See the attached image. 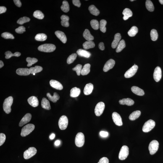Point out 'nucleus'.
<instances>
[{"mask_svg":"<svg viewBox=\"0 0 163 163\" xmlns=\"http://www.w3.org/2000/svg\"><path fill=\"white\" fill-rule=\"evenodd\" d=\"M72 2L74 5L78 7H80L81 4L79 0H73L72 1Z\"/></svg>","mask_w":163,"mask_h":163,"instance_id":"6e6d98bb","label":"nucleus"},{"mask_svg":"<svg viewBox=\"0 0 163 163\" xmlns=\"http://www.w3.org/2000/svg\"><path fill=\"white\" fill-rule=\"evenodd\" d=\"M14 4L18 7H20L22 6V3H21L20 0H14Z\"/></svg>","mask_w":163,"mask_h":163,"instance_id":"13d9d810","label":"nucleus"},{"mask_svg":"<svg viewBox=\"0 0 163 163\" xmlns=\"http://www.w3.org/2000/svg\"><path fill=\"white\" fill-rule=\"evenodd\" d=\"M60 141L59 140H57L55 142V145L56 146H59L60 144Z\"/></svg>","mask_w":163,"mask_h":163,"instance_id":"680f3d73","label":"nucleus"},{"mask_svg":"<svg viewBox=\"0 0 163 163\" xmlns=\"http://www.w3.org/2000/svg\"><path fill=\"white\" fill-rule=\"evenodd\" d=\"M83 46L84 49L88 50L94 48L95 44L92 41H87L83 43Z\"/></svg>","mask_w":163,"mask_h":163,"instance_id":"72a5a7b5","label":"nucleus"},{"mask_svg":"<svg viewBox=\"0 0 163 163\" xmlns=\"http://www.w3.org/2000/svg\"><path fill=\"white\" fill-rule=\"evenodd\" d=\"M41 105L42 108L47 110H50L51 109L49 101L46 98H42L41 101Z\"/></svg>","mask_w":163,"mask_h":163,"instance_id":"cd10ccee","label":"nucleus"},{"mask_svg":"<svg viewBox=\"0 0 163 163\" xmlns=\"http://www.w3.org/2000/svg\"><path fill=\"white\" fill-rule=\"evenodd\" d=\"M98 47H99V49L101 50H104L105 49L104 43L102 42L100 43L99 45H98Z\"/></svg>","mask_w":163,"mask_h":163,"instance_id":"052dcab7","label":"nucleus"},{"mask_svg":"<svg viewBox=\"0 0 163 163\" xmlns=\"http://www.w3.org/2000/svg\"><path fill=\"white\" fill-rule=\"evenodd\" d=\"M77 57V55L75 53H73L69 56L67 59V62L68 64H70L73 63Z\"/></svg>","mask_w":163,"mask_h":163,"instance_id":"09e8293b","label":"nucleus"},{"mask_svg":"<svg viewBox=\"0 0 163 163\" xmlns=\"http://www.w3.org/2000/svg\"><path fill=\"white\" fill-rule=\"evenodd\" d=\"M121 38V36L120 33L116 34L114 35V39L112 44V47L113 48H116L117 47Z\"/></svg>","mask_w":163,"mask_h":163,"instance_id":"6ab92c4d","label":"nucleus"},{"mask_svg":"<svg viewBox=\"0 0 163 163\" xmlns=\"http://www.w3.org/2000/svg\"><path fill=\"white\" fill-rule=\"evenodd\" d=\"M77 52L79 56L85 58L90 57L91 55L90 52L85 50L82 49H78Z\"/></svg>","mask_w":163,"mask_h":163,"instance_id":"5701e85b","label":"nucleus"},{"mask_svg":"<svg viewBox=\"0 0 163 163\" xmlns=\"http://www.w3.org/2000/svg\"><path fill=\"white\" fill-rule=\"evenodd\" d=\"M162 71L160 67H156L155 69L154 75V80L156 82H158L160 80L161 77H162Z\"/></svg>","mask_w":163,"mask_h":163,"instance_id":"ddd939ff","label":"nucleus"},{"mask_svg":"<svg viewBox=\"0 0 163 163\" xmlns=\"http://www.w3.org/2000/svg\"><path fill=\"white\" fill-rule=\"evenodd\" d=\"M100 135L101 137L106 138V137H107L108 136L109 133L107 132L101 131L100 132Z\"/></svg>","mask_w":163,"mask_h":163,"instance_id":"4d7b16f0","label":"nucleus"},{"mask_svg":"<svg viewBox=\"0 0 163 163\" xmlns=\"http://www.w3.org/2000/svg\"><path fill=\"white\" fill-rule=\"evenodd\" d=\"M30 20V19L29 18L25 17L19 19L17 21V23L20 25H22L24 23L29 22Z\"/></svg>","mask_w":163,"mask_h":163,"instance_id":"de8ad7c7","label":"nucleus"},{"mask_svg":"<svg viewBox=\"0 0 163 163\" xmlns=\"http://www.w3.org/2000/svg\"><path fill=\"white\" fill-rule=\"evenodd\" d=\"M91 14L95 16H98L100 13L99 11L94 5H91L88 8Z\"/></svg>","mask_w":163,"mask_h":163,"instance_id":"2f4dec72","label":"nucleus"},{"mask_svg":"<svg viewBox=\"0 0 163 163\" xmlns=\"http://www.w3.org/2000/svg\"><path fill=\"white\" fill-rule=\"evenodd\" d=\"M15 31L17 33L22 34L25 31V28L22 26H19L18 28L16 29Z\"/></svg>","mask_w":163,"mask_h":163,"instance_id":"603ef678","label":"nucleus"},{"mask_svg":"<svg viewBox=\"0 0 163 163\" xmlns=\"http://www.w3.org/2000/svg\"><path fill=\"white\" fill-rule=\"evenodd\" d=\"M30 73L31 74H35L41 72L42 70V67L41 66H36L35 67H31L29 69Z\"/></svg>","mask_w":163,"mask_h":163,"instance_id":"c9c22d12","label":"nucleus"},{"mask_svg":"<svg viewBox=\"0 0 163 163\" xmlns=\"http://www.w3.org/2000/svg\"><path fill=\"white\" fill-rule=\"evenodd\" d=\"M107 24V22L106 20L102 19L100 21L99 24V28L101 31L103 33H105L106 32V25Z\"/></svg>","mask_w":163,"mask_h":163,"instance_id":"a19ab883","label":"nucleus"},{"mask_svg":"<svg viewBox=\"0 0 163 163\" xmlns=\"http://www.w3.org/2000/svg\"><path fill=\"white\" fill-rule=\"evenodd\" d=\"M6 139V135L1 133L0 134V146H1L4 143Z\"/></svg>","mask_w":163,"mask_h":163,"instance_id":"864d4df0","label":"nucleus"},{"mask_svg":"<svg viewBox=\"0 0 163 163\" xmlns=\"http://www.w3.org/2000/svg\"><path fill=\"white\" fill-rule=\"evenodd\" d=\"M90 24L94 29L97 30L99 28V24L97 20L95 19L92 20L90 22Z\"/></svg>","mask_w":163,"mask_h":163,"instance_id":"49530a36","label":"nucleus"},{"mask_svg":"<svg viewBox=\"0 0 163 163\" xmlns=\"http://www.w3.org/2000/svg\"><path fill=\"white\" fill-rule=\"evenodd\" d=\"M85 143V137L82 132H79L76 136L75 143L76 146L78 147L83 146Z\"/></svg>","mask_w":163,"mask_h":163,"instance_id":"20e7f679","label":"nucleus"},{"mask_svg":"<svg viewBox=\"0 0 163 163\" xmlns=\"http://www.w3.org/2000/svg\"><path fill=\"white\" fill-rule=\"evenodd\" d=\"M33 16L35 18L42 19L44 17V14L41 11L39 10H36L34 12Z\"/></svg>","mask_w":163,"mask_h":163,"instance_id":"a18cd8bd","label":"nucleus"},{"mask_svg":"<svg viewBox=\"0 0 163 163\" xmlns=\"http://www.w3.org/2000/svg\"><path fill=\"white\" fill-rule=\"evenodd\" d=\"M83 36L87 41H92L94 39V37L90 34L89 30L86 29L83 33Z\"/></svg>","mask_w":163,"mask_h":163,"instance_id":"c756f323","label":"nucleus"},{"mask_svg":"<svg viewBox=\"0 0 163 163\" xmlns=\"http://www.w3.org/2000/svg\"><path fill=\"white\" fill-rule=\"evenodd\" d=\"M155 122L153 120H149L146 122L143 125V131L146 133L149 132L154 128L155 126Z\"/></svg>","mask_w":163,"mask_h":163,"instance_id":"39448f33","label":"nucleus"},{"mask_svg":"<svg viewBox=\"0 0 163 163\" xmlns=\"http://www.w3.org/2000/svg\"><path fill=\"white\" fill-rule=\"evenodd\" d=\"M13 102V98L9 96L5 100L3 104V109L6 114H9L11 112V106Z\"/></svg>","mask_w":163,"mask_h":163,"instance_id":"f257e3e1","label":"nucleus"},{"mask_svg":"<svg viewBox=\"0 0 163 163\" xmlns=\"http://www.w3.org/2000/svg\"><path fill=\"white\" fill-rule=\"evenodd\" d=\"M82 69V66L81 64H78L75 67L72 68V70L76 71L77 75L80 76L81 74Z\"/></svg>","mask_w":163,"mask_h":163,"instance_id":"8fccbe9b","label":"nucleus"},{"mask_svg":"<svg viewBox=\"0 0 163 163\" xmlns=\"http://www.w3.org/2000/svg\"><path fill=\"white\" fill-rule=\"evenodd\" d=\"M32 115L30 113H27L24 116L21 120L19 124V127H22L25 124L28 123L31 120L32 118Z\"/></svg>","mask_w":163,"mask_h":163,"instance_id":"2eb2a0df","label":"nucleus"},{"mask_svg":"<svg viewBox=\"0 0 163 163\" xmlns=\"http://www.w3.org/2000/svg\"><path fill=\"white\" fill-rule=\"evenodd\" d=\"M61 23L62 26L66 27L69 26V21L70 19L68 16L63 15L61 16Z\"/></svg>","mask_w":163,"mask_h":163,"instance_id":"393cba45","label":"nucleus"},{"mask_svg":"<svg viewBox=\"0 0 163 163\" xmlns=\"http://www.w3.org/2000/svg\"><path fill=\"white\" fill-rule=\"evenodd\" d=\"M138 69V66L134 65L132 66L127 71L125 74V77L126 78H130L135 75Z\"/></svg>","mask_w":163,"mask_h":163,"instance_id":"9b49d317","label":"nucleus"},{"mask_svg":"<svg viewBox=\"0 0 163 163\" xmlns=\"http://www.w3.org/2000/svg\"><path fill=\"white\" fill-rule=\"evenodd\" d=\"M159 1L161 4H163V0H159Z\"/></svg>","mask_w":163,"mask_h":163,"instance_id":"69168bd1","label":"nucleus"},{"mask_svg":"<svg viewBox=\"0 0 163 163\" xmlns=\"http://www.w3.org/2000/svg\"><path fill=\"white\" fill-rule=\"evenodd\" d=\"M68 124L67 117L65 115H63L60 118L58 125L61 130H64L67 128Z\"/></svg>","mask_w":163,"mask_h":163,"instance_id":"6e6552de","label":"nucleus"},{"mask_svg":"<svg viewBox=\"0 0 163 163\" xmlns=\"http://www.w3.org/2000/svg\"><path fill=\"white\" fill-rule=\"evenodd\" d=\"M63 4L61 6V9L62 10L65 12H68L70 10V7L68 2L67 1H64L63 2Z\"/></svg>","mask_w":163,"mask_h":163,"instance_id":"4c0bfd02","label":"nucleus"},{"mask_svg":"<svg viewBox=\"0 0 163 163\" xmlns=\"http://www.w3.org/2000/svg\"><path fill=\"white\" fill-rule=\"evenodd\" d=\"M70 92V95L71 97L75 98L79 96L80 94L81 91L79 88L75 87L71 89Z\"/></svg>","mask_w":163,"mask_h":163,"instance_id":"bb28decb","label":"nucleus"},{"mask_svg":"<svg viewBox=\"0 0 163 163\" xmlns=\"http://www.w3.org/2000/svg\"><path fill=\"white\" fill-rule=\"evenodd\" d=\"M47 96L48 97V99L53 102L55 103L59 100L60 97L56 93H54L53 96H51L50 94L48 93L47 94Z\"/></svg>","mask_w":163,"mask_h":163,"instance_id":"a878e982","label":"nucleus"},{"mask_svg":"<svg viewBox=\"0 0 163 163\" xmlns=\"http://www.w3.org/2000/svg\"><path fill=\"white\" fill-rule=\"evenodd\" d=\"M138 29L136 26H133L131 27L128 32V34L130 37H134L138 33Z\"/></svg>","mask_w":163,"mask_h":163,"instance_id":"58836bf2","label":"nucleus"},{"mask_svg":"<svg viewBox=\"0 0 163 163\" xmlns=\"http://www.w3.org/2000/svg\"><path fill=\"white\" fill-rule=\"evenodd\" d=\"M119 103L121 105H127V106H130L133 105L134 104V101L130 98H123L119 101Z\"/></svg>","mask_w":163,"mask_h":163,"instance_id":"4be33fe9","label":"nucleus"},{"mask_svg":"<svg viewBox=\"0 0 163 163\" xmlns=\"http://www.w3.org/2000/svg\"><path fill=\"white\" fill-rule=\"evenodd\" d=\"M131 90L134 93L138 96H143L144 94V91L138 87L136 86L132 87Z\"/></svg>","mask_w":163,"mask_h":163,"instance_id":"b1692460","label":"nucleus"},{"mask_svg":"<svg viewBox=\"0 0 163 163\" xmlns=\"http://www.w3.org/2000/svg\"><path fill=\"white\" fill-rule=\"evenodd\" d=\"M93 89V85L92 84L89 83L85 85L84 90V93L86 95H89L92 93Z\"/></svg>","mask_w":163,"mask_h":163,"instance_id":"412c9836","label":"nucleus"},{"mask_svg":"<svg viewBox=\"0 0 163 163\" xmlns=\"http://www.w3.org/2000/svg\"><path fill=\"white\" fill-rule=\"evenodd\" d=\"M98 163H109V159L106 157H103L99 160Z\"/></svg>","mask_w":163,"mask_h":163,"instance_id":"5fc2aeb1","label":"nucleus"},{"mask_svg":"<svg viewBox=\"0 0 163 163\" xmlns=\"http://www.w3.org/2000/svg\"><path fill=\"white\" fill-rule=\"evenodd\" d=\"M113 121L116 125L121 126L123 125V122L121 117L120 114L116 112H114L112 114Z\"/></svg>","mask_w":163,"mask_h":163,"instance_id":"f8f14e48","label":"nucleus"},{"mask_svg":"<svg viewBox=\"0 0 163 163\" xmlns=\"http://www.w3.org/2000/svg\"><path fill=\"white\" fill-rule=\"evenodd\" d=\"M122 14L124 16L123 19L125 20H127L129 18L131 17L133 15V13L128 8H125L124 9Z\"/></svg>","mask_w":163,"mask_h":163,"instance_id":"c85d7f7f","label":"nucleus"},{"mask_svg":"<svg viewBox=\"0 0 163 163\" xmlns=\"http://www.w3.org/2000/svg\"><path fill=\"white\" fill-rule=\"evenodd\" d=\"M4 65V63L2 61H0V68H1Z\"/></svg>","mask_w":163,"mask_h":163,"instance_id":"0e129e2a","label":"nucleus"},{"mask_svg":"<svg viewBox=\"0 0 163 163\" xmlns=\"http://www.w3.org/2000/svg\"><path fill=\"white\" fill-rule=\"evenodd\" d=\"M91 67L90 64H87L84 66L82 69L81 72V75L83 76L87 75L90 72V68Z\"/></svg>","mask_w":163,"mask_h":163,"instance_id":"473e14b6","label":"nucleus"},{"mask_svg":"<svg viewBox=\"0 0 163 163\" xmlns=\"http://www.w3.org/2000/svg\"><path fill=\"white\" fill-rule=\"evenodd\" d=\"M126 45L125 41L124 40H121L117 47L116 51L117 53L121 51L125 47Z\"/></svg>","mask_w":163,"mask_h":163,"instance_id":"f704fd0d","label":"nucleus"},{"mask_svg":"<svg viewBox=\"0 0 163 163\" xmlns=\"http://www.w3.org/2000/svg\"><path fill=\"white\" fill-rule=\"evenodd\" d=\"M35 126L33 124H28L22 128L21 135L25 137L29 135L34 130Z\"/></svg>","mask_w":163,"mask_h":163,"instance_id":"7ed1b4c3","label":"nucleus"},{"mask_svg":"<svg viewBox=\"0 0 163 163\" xmlns=\"http://www.w3.org/2000/svg\"><path fill=\"white\" fill-rule=\"evenodd\" d=\"M47 35L43 33H40L37 34L35 36V39L38 41H44L47 39Z\"/></svg>","mask_w":163,"mask_h":163,"instance_id":"e433bc0d","label":"nucleus"},{"mask_svg":"<svg viewBox=\"0 0 163 163\" xmlns=\"http://www.w3.org/2000/svg\"><path fill=\"white\" fill-rule=\"evenodd\" d=\"M115 64V61L112 59H110L106 62L103 68V70L107 72L114 67Z\"/></svg>","mask_w":163,"mask_h":163,"instance_id":"4468645a","label":"nucleus"},{"mask_svg":"<svg viewBox=\"0 0 163 163\" xmlns=\"http://www.w3.org/2000/svg\"><path fill=\"white\" fill-rule=\"evenodd\" d=\"M1 36L6 39H14V37L13 35L10 33H7V32L3 33L1 34Z\"/></svg>","mask_w":163,"mask_h":163,"instance_id":"3c124183","label":"nucleus"},{"mask_svg":"<svg viewBox=\"0 0 163 163\" xmlns=\"http://www.w3.org/2000/svg\"><path fill=\"white\" fill-rule=\"evenodd\" d=\"M26 61L28 63L27 66L28 67L31 66L33 64L36 63L38 61L37 59L35 58H32L30 57H27L26 59Z\"/></svg>","mask_w":163,"mask_h":163,"instance_id":"37998d69","label":"nucleus"},{"mask_svg":"<svg viewBox=\"0 0 163 163\" xmlns=\"http://www.w3.org/2000/svg\"><path fill=\"white\" fill-rule=\"evenodd\" d=\"M5 58L6 59H9L10 58L12 57V56H15L17 57H19L21 55V54L19 52H16L14 54L11 52L10 51H7L5 53Z\"/></svg>","mask_w":163,"mask_h":163,"instance_id":"ea45409f","label":"nucleus"},{"mask_svg":"<svg viewBox=\"0 0 163 163\" xmlns=\"http://www.w3.org/2000/svg\"><path fill=\"white\" fill-rule=\"evenodd\" d=\"M35 75V74H33V75Z\"/></svg>","mask_w":163,"mask_h":163,"instance_id":"774afa93","label":"nucleus"},{"mask_svg":"<svg viewBox=\"0 0 163 163\" xmlns=\"http://www.w3.org/2000/svg\"><path fill=\"white\" fill-rule=\"evenodd\" d=\"M16 72L17 75L20 76H28L31 73L29 69L27 68L18 69Z\"/></svg>","mask_w":163,"mask_h":163,"instance_id":"aec40b11","label":"nucleus"},{"mask_svg":"<svg viewBox=\"0 0 163 163\" xmlns=\"http://www.w3.org/2000/svg\"><path fill=\"white\" fill-rule=\"evenodd\" d=\"M6 9V8L5 6H1L0 7V14L5 12Z\"/></svg>","mask_w":163,"mask_h":163,"instance_id":"bf43d9fd","label":"nucleus"},{"mask_svg":"<svg viewBox=\"0 0 163 163\" xmlns=\"http://www.w3.org/2000/svg\"><path fill=\"white\" fill-rule=\"evenodd\" d=\"M56 49L54 45L50 43H46L42 45L39 46V51L45 52H51L54 51Z\"/></svg>","mask_w":163,"mask_h":163,"instance_id":"f03ea898","label":"nucleus"},{"mask_svg":"<svg viewBox=\"0 0 163 163\" xmlns=\"http://www.w3.org/2000/svg\"><path fill=\"white\" fill-rule=\"evenodd\" d=\"M55 137V135L54 134H52L50 136V138L51 140H53L54 139Z\"/></svg>","mask_w":163,"mask_h":163,"instance_id":"e2e57ef3","label":"nucleus"},{"mask_svg":"<svg viewBox=\"0 0 163 163\" xmlns=\"http://www.w3.org/2000/svg\"><path fill=\"white\" fill-rule=\"evenodd\" d=\"M37 150L34 147H30L24 152L23 154L24 158L27 159H30L36 154Z\"/></svg>","mask_w":163,"mask_h":163,"instance_id":"1a4fd4ad","label":"nucleus"},{"mask_svg":"<svg viewBox=\"0 0 163 163\" xmlns=\"http://www.w3.org/2000/svg\"><path fill=\"white\" fill-rule=\"evenodd\" d=\"M129 153V149L128 147L124 145L121 148L118 157L121 160H124L127 158Z\"/></svg>","mask_w":163,"mask_h":163,"instance_id":"0eeeda50","label":"nucleus"},{"mask_svg":"<svg viewBox=\"0 0 163 163\" xmlns=\"http://www.w3.org/2000/svg\"><path fill=\"white\" fill-rule=\"evenodd\" d=\"M105 108L104 103L102 102H100L97 104L95 109V113L96 115L97 116L102 114L104 111Z\"/></svg>","mask_w":163,"mask_h":163,"instance_id":"9d476101","label":"nucleus"},{"mask_svg":"<svg viewBox=\"0 0 163 163\" xmlns=\"http://www.w3.org/2000/svg\"><path fill=\"white\" fill-rule=\"evenodd\" d=\"M150 35H151V39L152 41H156L157 39L158 35L157 31L156 30L154 29L152 30Z\"/></svg>","mask_w":163,"mask_h":163,"instance_id":"c03bdc74","label":"nucleus"},{"mask_svg":"<svg viewBox=\"0 0 163 163\" xmlns=\"http://www.w3.org/2000/svg\"><path fill=\"white\" fill-rule=\"evenodd\" d=\"M159 143L157 140H154L150 142L149 146V150L150 154L151 155L155 154L158 149Z\"/></svg>","mask_w":163,"mask_h":163,"instance_id":"423d86ee","label":"nucleus"},{"mask_svg":"<svg viewBox=\"0 0 163 163\" xmlns=\"http://www.w3.org/2000/svg\"><path fill=\"white\" fill-rule=\"evenodd\" d=\"M134 1V0H130V1Z\"/></svg>","mask_w":163,"mask_h":163,"instance_id":"338daca9","label":"nucleus"},{"mask_svg":"<svg viewBox=\"0 0 163 163\" xmlns=\"http://www.w3.org/2000/svg\"><path fill=\"white\" fill-rule=\"evenodd\" d=\"M146 6L147 9L150 12H153L154 9V6L152 1L150 0L146 1Z\"/></svg>","mask_w":163,"mask_h":163,"instance_id":"79ce46f5","label":"nucleus"},{"mask_svg":"<svg viewBox=\"0 0 163 163\" xmlns=\"http://www.w3.org/2000/svg\"><path fill=\"white\" fill-rule=\"evenodd\" d=\"M28 101L29 104L33 107H37L38 106V98L35 96L30 97L28 98Z\"/></svg>","mask_w":163,"mask_h":163,"instance_id":"a211bd4d","label":"nucleus"},{"mask_svg":"<svg viewBox=\"0 0 163 163\" xmlns=\"http://www.w3.org/2000/svg\"><path fill=\"white\" fill-rule=\"evenodd\" d=\"M141 113V112L139 110L134 111L130 114L129 119L131 121H134L140 116Z\"/></svg>","mask_w":163,"mask_h":163,"instance_id":"7c9ffc66","label":"nucleus"},{"mask_svg":"<svg viewBox=\"0 0 163 163\" xmlns=\"http://www.w3.org/2000/svg\"><path fill=\"white\" fill-rule=\"evenodd\" d=\"M56 37L59 39L63 43H65L67 41V38L65 34L63 32L57 31L55 33Z\"/></svg>","mask_w":163,"mask_h":163,"instance_id":"dca6fc26","label":"nucleus"},{"mask_svg":"<svg viewBox=\"0 0 163 163\" xmlns=\"http://www.w3.org/2000/svg\"><path fill=\"white\" fill-rule=\"evenodd\" d=\"M50 85L53 88L56 89L61 90L63 89V85L58 81L56 80H51L50 82Z\"/></svg>","mask_w":163,"mask_h":163,"instance_id":"f3484780","label":"nucleus"}]
</instances>
